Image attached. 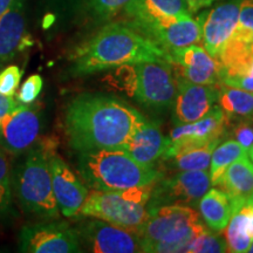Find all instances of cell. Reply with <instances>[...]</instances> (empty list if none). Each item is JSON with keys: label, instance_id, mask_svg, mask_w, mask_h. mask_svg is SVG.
<instances>
[{"label": "cell", "instance_id": "cell-28", "mask_svg": "<svg viewBox=\"0 0 253 253\" xmlns=\"http://www.w3.org/2000/svg\"><path fill=\"white\" fill-rule=\"evenodd\" d=\"M13 202V186H12L11 164L7 153L0 148V216L11 212Z\"/></svg>", "mask_w": 253, "mask_h": 253}, {"label": "cell", "instance_id": "cell-20", "mask_svg": "<svg viewBox=\"0 0 253 253\" xmlns=\"http://www.w3.org/2000/svg\"><path fill=\"white\" fill-rule=\"evenodd\" d=\"M26 36L24 0H15L0 18V65L11 60L20 49Z\"/></svg>", "mask_w": 253, "mask_h": 253}, {"label": "cell", "instance_id": "cell-36", "mask_svg": "<svg viewBox=\"0 0 253 253\" xmlns=\"http://www.w3.org/2000/svg\"><path fill=\"white\" fill-rule=\"evenodd\" d=\"M186 7H188L190 14L196 13V12L201 11L205 7H209L210 5H212L216 0H184Z\"/></svg>", "mask_w": 253, "mask_h": 253}, {"label": "cell", "instance_id": "cell-37", "mask_svg": "<svg viewBox=\"0 0 253 253\" xmlns=\"http://www.w3.org/2000/svg\"><path fill=\"white\" fill-rule=\"evenodd\" d=\"M14 1L15 0H0V18L4 15L5 12L11 7Z\"/></svg>", "mask_w": 253, "mask_h": 253}, {"label": "cell", "instance_id": "cell-35", "mask_svg": "<svg viewBox=\"0 0 253 253\" xmlns=\"http://www.w3.org/2000/svg\"><path fill=\"white\" fill-rule=\"evenodd\" d=\"M20 104V102L15 99L14 96H8V95L0 94V126L6 116L8 115L12 110H14Z\"/></svg>", "mask_w": 253, "mask_h": 253}, {"label": "cell", "instance_id": "cell-11", "mask_svg": "<svg viewBox=\"0 0 253 253\" xmlns=\"http://www.w3.org/2000/svg\"><path fill=\"white\" fill-rule=\"evenodd\" d=\"M211 189L210 175L205 170H189L171 178L156 182L149 199V208L166 204H195Z\"/></svg>", "mask_w": 253, "mask_h": 253}, {"label": "cell", "instance_id": "cell-32", "mask_svg": "<svg viewBox=\"0 0 253 253\" xmlns=\"http://www.w3.org/2000/svg\"><path fill=\"white\" fill-rule=\"evenodd\" d=\"M23 71L18 66H8L0 72V94L14 96L21 81Z\"/></svg>", "mask_w": 253, "mask_h": 253}, {"label": "cell", "instance_id": "cell-21", "mask_svg": "<svg viewBox=\"0 0 253 253\" xmlns=\"http://www.w3.org/2000/svg\"><path fill=\"white\" fill-rule=\"evenodd\" d=\"M214 186L229 195L239 209L253 197V162L245 156L231 163Z\"/></svg>", "mask_w": 253, "mask_h": 253}, {"label": "cell", "instance_id": "cell-10", "mask_svg": "<svg viewBox=\"0 0 253 253\" xmlns=\"http://www.w3.org/2000/svg\"><path fill=\"white\" fill-rule=\"evenodd\" d=\"M40 130L41 116L38 104L20 103L0 126V148L12 155L26 153L37 143Z\"/></svg>", "mask_w": 253, "mask_h": 253}, {"label": "cell", "instance_id": "cell-2", "mask_svg": "<svg viewBox=\"0 0 253 253\" xmlns=\"http://www.w3.org/2000/svg\"><path fill=\"white\" fill-rule=\"evenodd\" d=\"M168 59V53L134 27L120 23L103 26L71 54V71L74 77L109 71L126 63Z\"/></svg>", "mask_w": 253, "mask_h": 253}, {"label": "cell", "instance_id": "cell-13", "mask_svg": "<svg viewBox=\"0 0 253 253\" xmlns=\"http://www.w3.org/2000/svg\"><path fill=\"white\" fill-rule=\"evenodd\" d=\"M167 61L171 66L176 80L197 84H220V63L204 47L190 45L168 52Z\"/></svg>", "mask_w": 253, "mask_h": 253}, {"label": "cell", "instance_id": "cell-17", "mask_svg": "<svg viewBox=\"0 0 253 253\" xmlns=\"http://www.w3.org/2000/svg\"><path fill=\"white\" fill-rule=\"evenodd\" d=\"M177 81V93L173 103V122L184 125L198 121L216 106L218 84H197L184 80Z\"/></svg>", "mask_w": 253, "mask_h": 253}, {"label": "cell", "instance_id": "cell-27", "mask_svg": "<svg viewBox=\"0 0 253 253\" xmlns=\"http://www.w3.org/2000/svg\"><path fill=\"white\" fill-rule=\"evenodd\" d=\"M249 156L246 149L236 140H227L214 148L210 162V179L211 185H216L217 182L225 171V169L239 158Z\"/></svg>", "mask_w": 253, "mask_h": 253}, {"label": "cell", "instance_id": "cell-22", "mask_svg": "<svg viewBox=\"0 0 253 253\" xmlns=\"http://www.w3.org/2000/svg\"><path fill=\"white\" fill-rule=\"evenodd\" d=\"M131 27L138 28L166 17L190 14L184 0H134L125 8Z\"/></svg>", "mask_w": 253, "mask_h": 253}, {"label": "cell", "instance_id": "cell-18", "mask_svg": "<svg viewBox=\"0 0 253 253\" xmlns=\"http://www.w3.org/2000/svg\"><path fill=\"white\" fill-rule=\"evenodd\" d=\"M240 0H229L202 14V42L212 58H219L221 49L238 24Z\"/></svg>", "mask_w": 253, "mask_h": 253}, {"label": "cell", "instance_id": "cell-16", "mask_svg": "<svg viewBox=\"0 0 253 253\" xmlns=\"http://www.w3.org/2000/svg\"><path fill=\"white\" fill-rule=\"evenodd\" d=\"M49 169L53 192L60 213L65 217L79 216L80 209L89 194V189L55 153L49 157Z\"/></svg>", "mask_w": 253, "mask_h": 253}, {"label": "cell", "instance_id": "cell-30", "mask_svg": "<svg viewBox=\"0 0 253 253\" xmlns=\"http://www.w3.org/2000/svg\"><path fill=\"white\" fill-rule=\"evenodd\" d=\"M134 0H89L93 13L99 19L108 20L118 15L120 12Z\"/></svg>", "mask_w": 253, "mask_h": 253}, {"label": "cell", "instance_id": "cell-5", "mask_svg": "<svg viewBox=\"0 0 253 253\" xmlns=\"http://www.w3.org/2000/svg\"><path fill=\"white\" fill-rule=\"evenodd\" d=\"M207 230L195 209L166 204L149 209V217L138 231L142 252H185L186 246Z\"/></svg>", "mask_w": 253, "mask_h": 253}, {"label": "cell", "instance_id": "cell-25", "mask_svg": "<svg viewBox=\"0 0 253 253\" xmlns=\"http://www.w3.org/2000/svg\"><path fill=\"white\" fill-rule=\"evenodd\" d=\"M218 107L223 110L226 123L253 120V91L221 84L218 91Z\"/></svg>", "mask_w": 253, "mask_h": 253}, {"label": "cell", "instance_id": "cell-14", "mask_svg": "<svg viewBox=\"0 0 253 253\" xmlns=\"http://www.w3.org/2000/svg\"><path fill=\"white\" fill-rule=\"evenodd\" d=\"M135 30L162 47L167 53L176 48L197 45L202 41L201 19L199 17L194 19L191 14L166 17Z\"/></svg>", "mask_w": 253, "mask_h": 253}, {"label": "cell", "instance_id": "cell-1", "mask_svg": "<svg viewBox=\"0 0 253 253\" xmlns=\"http://www.w3.org/2000/svg\"><path fill=\"white\" fill-rule=\"evenodd\" d=\"M142 114L122 100L103 94H82L65 110V132L79 153L125 149L138 126Z\"/></svg>", "mask_w": 253, "mask_h": 253}, {"label": "cell", "instance_id": "cell-3", "mask_svg": "<svg viewBox=\"0 0 253 253\" xmlns=\"http://www.w3.org/2000/svg\"><path fill=\"white\" fill-rule=\"evenodd\" d=\"M78 170L88 189L100 191H122L160 179L157 170L137 162L125 149L79 153Z\"/></svg>", "mask_w": 253, "mask_h": 253}, {"label": "cell", "instance_id": "cell-8", "mask_svg": "<svg viewBox=\"0 0 253 253\" xmlns=\"http://www.w3.org/2000/svg\"><path fill=\"white\" fill-rule=\"evenodd\" d=\"M218 61L220 84L253 91V32L237 26Z\"/></svg>", "mask_w": 253, "mask_h": 253}, {"label": "cell", "instance_id": "cell-4", "mask_svg": "<svg viewBox=\"0 0 253 253\" xmlns=\"http://www.w3.org/2000/svg\"><path fill=\"white\" fill-rule=\"evenodd\" d=\"M55 145L41 143L27 150L14 170L13 189L25 212L43 219H56L60 210L52 186L49 157Z\"/></svg>", "mask_w": 253, "mask_h": 253}, {"label": "cell", "instance_id": "cell-34", "mask_svg": "<svg viewBox=\"0 0 253 253\" xmlns=\"http://www.w3.org/2000/svg\"><path fill=\"white\" fill-rule=\"evenodd\" d=\"M237 26L253 32V0H240Z\"/></svg>", "mask_w": 253, "mask_h": 253}, {"label": "cell", "instance_id": "cell-29", "mask_svg": "<svg viewBox=\"0 0 253 253\" xmlns=\"http://www.w3.org/2000/svg\"><path fill=\"white\" fill-rule=\"evenodd\" d=\"M185 252L221 253L226 252V244L217 235H213V233L205 230L204 232L199 233L189 243V245L185 249Z\"/></svg>", "mask_w": 253, "mask_h": 253}, {"label": "cell", "instance_id": "cell-39", "mask_svg": "<svg viewBox=\"0 0 253 253\" xmlns=\"http://www.w3.org/2000/svg\"><path fill=\"white\" fill-rule=\"evenodd\" d=\"M249 252H252V253H253V242H252L251 246H250V249H249Z\"/></svg>", "mask_w": 253, "mask_h": 253}, {"label": "cell", "instance_id": "cell-33", "mask_svg": "<svg viewBox=\"0 0 253 253\" xmlns=\"http://www.w3.org/2000/svg\"><path fill=\"white\" fill-rule=\"evenodd\" d=\"M233 136H235V140L246 149V151H249L253 144V120H244L237 123L233 130Z\"/></svg>", "mask_w": 253, "mask_h": 253}, {"label": "cell", "instance_id": "cell-23", "mask_svg": "<svg viewBox=\"0 0 253 253\" xmlns=\"http://www.w3.org/2000/svg\"><path fill=\"white\" fill-rule=\"evenodd\" d=\"M198 209L207 225L214 232H221L238 208L223 190L210 189L201 198Z\"/></svg>", "mask_w": 253, "mask_h": 253}, {"label": "cell", "instance_id": "cell-38", "mask_svg": "<svg viewBox=\"0 0 253 253\" xmlns=\"http://www.w3.org/2000/svg\"><path fill=\"white\" fill-rule=\"evenodd\" d=\"M248 155H249L250 158H251V161L253 162V144H252V147L250 148V149H249V151H248Z\"/></svg>", "mask_w": 253, "mask_h": 253}, {"label": "cell", "instance_id": "cell-12", "mask_svg": "<svg viewBox=\"0 0 253 253\" xmlns=\"http://www.w3.org/2000/svg\"><path fill=\"white\" fill-rule=\"evenodd\" d=\"M227 123L223 110L214 106L209 114L198 121L177 125L170 131V144L163 157L169 160L179 151L189 148L201 147L210 142L219 141L225 134Z\"/></svg>", "mask_w": 253, "mask_h": 253}, {"label": "cell", "instance_id": "cell-7", "mask_svg": "<svg viewBox=\"0 0 253 253\" xmlns=\"http://www.w3.org/2000/svg\"><path fill=\"white\" fill-rule=\"evenodd\" d=\"M134 68L130 97L157 110L172 106L177 93V81L167 60L136 62Z\"/></svg>", "mask_w": 253, "mask_h": 253}, {"label": "cell", "instance_id": "cell-15", "mask_svg": "<svg viewBox=\"0 0 253 253\" xmlns=\"http://www.w3.org/2000/svg\"><path fill=\"white\" fill-rule=\"evenodd\" d=\"M79 236L88 250L94 253L142 252L137 233L96 218L87 221L81 227Z\"/></svg>", "mask_w": 253, "mask_h": 253}, {"label": "cell", "instance_id": "cell-19", "mask_svg": "<svg viewBox=\"0 0 253 253\" xmlns=\"http://www.w3.org/2000/svg\"><path fill=\"white\" fill-rule=\"evenodd\" d=\"M169 144V137L162 134L158 123L145 119L131 136L125 150L137 162L151 167L158 158L163 157Z\"/></svg>", "mask_w": 253, "mask_h": 253}, {"label": "cell", "instance_id": "cell-26", "mask_svg": "<svg viewBox=\"0 0 253 253\" xmlns=\"http://www.w3.org/2000/svg\"><path fill=\"white\" fill-rule=\"evenodd\" d=\"M219 144V141H213L210 143L201 145V147L189 148L173 155L169 160L173 161V166L181 171L189 170H205L210 168L211 156L214 148Z\"/></svg>", "mask_w": 253, "mask_h": 253}, {"label": "cell", "instance_id": "cell-24", "mask_svg": "<svg viewBox=\"0 0 253 253\" xmlns=\"http://www.w3.org/2000/svg\"><path fill=\"white\" fill-rule=\"evenodd\" d=\"M225 231L226 251L233 253L249 252L253 242V207L242 205L233 212Z\"/></svg>", "mask_w": 253, "mask_h": 253}, {"label": "cell", "instance_id": "cell-40", "mask_svg": "<svg viewBox=\"0 0 253 253\" xmlns=\"http://www.w3.org/2000/svg\"><path fill=\"white\" fill-rule=\"evenodd\" d=\"M248 203H250V204H251V205H252V207H253V197H252L251 199H250V201L248 202Z\"/></svg>", "mask_w": 253, "mask_h": 253}, {"label": "cell", "instance_id": "cell-31", "mask_svg": "<svg viewBox=\"0 0 253 253\" xmlns=\"http://www.w3.org/2000/svg\"><path fill=\"white\" fill-rule=\"evenodd\" d=\"M43 81L39 74H33L27 78V80L21 84L17 99L19 102L23 104H31L38 99L42 89Z\"/></svg>", "mask_w": 253, "mask_h": 253}, {"label": "cell", "instance_id": "cell-6", "mask_svg": "<svg viewBox=\"0 0 253 253\" xmlns=\"http://www.w3.org/2000/svg\"><path fill=\"white\" fill-rule=\"evenodd\" d=\"M156 183L135 186L122 191L91 190L79 214L96 218L138 233L149 217L147 208Z\"/></svg>", "mask_w": 253, "mask_h": 253}, {"label": "cell", "instance_id": "cell-9", "mask_svg": "<svg viewBox=\"0 0 253 253\" xmlns=\"http://www.w3.org/2000/svg\"><path fill=\"white\" fill-rule=\"evenodd\" d=\"M19 251L26 253L81 252L78 231L67 223L42 221L25 225L19 233Z\"/></svg>", "mask_w": 253, "mask_h": 253}]
</instances>
